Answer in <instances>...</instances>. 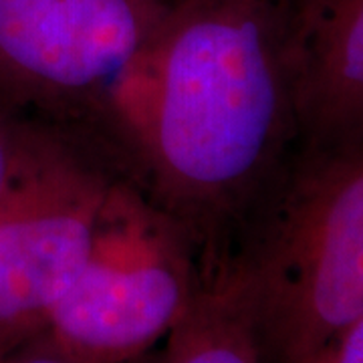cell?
<instances>
[{"instance_id":"obj_10","label":"cell","mask_w":363,"mask_h":363,"mask_svg":"<svg viewBox=\"0 0 363 363\" xmlns=\"http://www.w3.org/2000/svg\"><path fill=\"white\" fill-rule=\"evenodd\" d=\"M13 123L14 113L0 107V186L4 182V174L9 168L11 156V142H13Z\"/></svg>"},{"instance_id":"obj_9","label":"cell","mask_w":363,"mask_h":363,"mask_svg":"<svg viewBox=\"0 0 363 363\" xmlns=\"http://www.w3.org/2000/svg\"><path fill=\"white\" fill-rule=\"evenodd\" d=\"M307 363H363V315L350 323L337 337L319 350Z\"/></svg>"},{"instance_id":"obj_4","label":"cell","mask_w":363,"mask_h":363,"mask_svg":"<svg viewBox=\"0 0 363 363\" xmlns=\"http://www.w3.org/2000/svg\"><path fill=\"white\" fill-rule=\"evenodd\" d=\"M198 281L194 238L121 172L45 331L79 363H138L188 311Z\"/></svg>"},{"instance_id":"obj_1","label":"cell","mask_w":363,"mask_h":363,"mask_svg":"<svg viewBox=\"0 0 363 363\" xmlns=\"http://www.w3.org/2000/svg\"><path fill=\"white\" fill-rule=\"evenodd\" d=\"M286 0H169L93 135L190 233L234 248L297 147Z\"/></svg>"},{"instance_id":"obj_3","label":"cell","mask_w":363,"mask_h":363,"mask_svg":"<svg viewBox=\"0 0 363 363\" xmlns=\"http://www.w3.org/2000/svg\"><path fill=\"white\" fill-rule=\"evenodd\" d=\"M119 174L91 131L14 113L0 186V355L47 329Z\"/></svg>"},{"instance_id":"obj_8","label":"cell","mask_w":363,"mask_h":363,"mask_svg":"<svg viewBox=\"0 0 363 363\" xmlns=\"http://www.w3.org/2000/svg\"><path fill=\"white\" fill-rule=\"evenodd\" d=\"M0 363H79L55 339L40 331L21 345L0 355Z\"/></svg>"},{"instance_id":"obj_7","label":"cell","mask_w":363,"mask_h":363,"mask_svg":"<svg viewBox=\"0 0 363 363\" xmlns=\"http://www.w3.org/2000/svg\"><path fill=\"white\" fill-rule=\"evenodd\" d=\"M138 363H262L245 272L234 248L200 255L196 295L160 350Z\"/></svg>"},{"instance_id":"obj_6","label":"cell","mask_w":363,"mask_h":363,"mask_svg":"<svg viewBox=\"0 0 363 363\" xmlns=\"http://www.w3.org/2000/svg\"><path fill=\"white\" fill-rule=\"evenodd\" d=\"M297 147L363 140V0H286Z\"/></svg>"},{"instance_id":"obj_2","label":"cell","mask_w":363,"mask_h":363,"mask_svg":"<svg viewBox=\"0 0 363 363\" xmlns=\"http://www.w3.org/2000/svg\"><path fill=\"white\" fill-rule=\"evenodd\" d=\"M234 255L262 363H307L363 315V140L295 147Z\"/></svg>"},{"instance_id":"obj_5","label":"cell","mask_w":363,"mask_h":363,"mask_svg":"<svg viewBox=\"0 0 363 363\" xmlns=\"http://www.w3.org/2000/svg\"><path fill=\"white\" fill-rule=\"evenodd\" d=\"M169 0H0V107L93 133Z\"/></svg>"}]
</instances>
